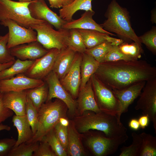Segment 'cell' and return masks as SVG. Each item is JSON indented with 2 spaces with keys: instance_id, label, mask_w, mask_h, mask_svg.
<instances>
[{
  "instance_id": "obj_1",
  "label": "cell",
  "mask_w": 156,
  "mask_h": 156,
  "mask_svg": "<svg viewBox=\"0 0 156 156\" xmlns=\"http://www.w3.org/2000/svg\"><path fill=\"white\" fill-rule=\"evenodd\" d=\"M94 74L111 89L120 90L156 77V68L142 60L107 62Z\"/></svg>"
},
{
  "instance_id": "obj_2",
  "label": "cell",
  "mask_w": 156,
  "mask_h": 156,
  "mask_svg": "<svg viewBox=\"0 0 156 156\" xmlns=\"http://www.w3.org/2000/svg\"><path fill=\"white\" fill-rule=\"evenodd\" d=\"M73 123L79 133L96 130L103 132L107 137L111 139L125 142L128 138L127 128L117 116L102 112L96 113L92 111H85L76 117Z\"/></svg>"
},
{
  "instance_id": "obj_3",
  "label": "cell",
  "mask_w": 156,
  "mask_h": 156,
  "mask_svg": "<svg viewBox=\"0 0 156 156\" xmlns=\"http://www.w3.org/2000/svg\"><path fill=\"white\" fill-rule=\"evenodd\" d=\"M105 16L106 18L100 24L104 29L116 33L124 42L132 41L142 46L138 36L131 27L129 13L125 8L121 6L116 0L109 4Z\"/></svg>"
},
{
  "instance_id": "obj_4",
  "label": "cell",
  "mask_w": 156,
  "mask_h": 156,
  "mask_svg": "<svg viewBox=\"0 0 156 156\" xmlns=\"http://www.w3.org/2000/svg\"><path fill=\"white\" fill-rule=\"evenodd\" d=\"M67 108L66 104L58 99L43 104L38 110L37 130L32 138L26 143H32L40 141L53 129L61 118L66 117Z\"/></svg>"
},
{
  "instance_id": "obj_5",
  "label": "cell",
  "mask_w": 156,
  "mask_h": 156,
  "mask_svg": "<svg viewBox=\"0 0 156 156\" xmlns=\"http://www.w3.org/2000/svg\"><path fill=\"white\" fill-rule=\"evenodd\" d=\"M31 2L0 0V21L9 19L22 26L32 29L34 25L43 20H36L32 17L28 7Z\"/></svg>"
},
{
  "instance_id": "obj_6",
  "label": "cell",
  "mask_w": 156,
  "mask_h": 156,
  "mask_svg": "<svg viewBox=\"0 0 156 156\" xmlns=\"http://www.w3.org/2000/svg\"><path fill=\"white\" fill-rule=\"evenodd\" d=\"M32 29L37 33V41L49 50L55 48L62 50L68 47L69 30L62 28L55 30L48 22L42 21Z\"/></svg>"
},
{
  "instance_id": "obj_7",
  "label": "cell",
  "mask_w": 156,
  "mask_h": 156,
  "mask_svg": "<svg viewBox=\"0 0 156 156\" xmlns=\"http://www.w3.org/2000/svg\"><path fill=\"white\" fill-rule=\"evenodd\" d=\"M90 78L96 100L100 110L108 114L117 116L119 110V105L112 90L94 74Z\"/></svg>"
},
{
  "instance_id": "obj_8",
  "label": "cell",
  "mask_w": 156,
  "mask_h": 156,
  "mask_svg": "<svg viewBox=\"0 0 156 156\" xmlns=\"http://www.w3.org/2000/svg\"><path fill=\"white\" fill-rule=\"evenodd\" d=\"M142 92L135 107L141 110L143 115H147L152 122L156 133V77L146 82Z\"/></svg>"
},
{
  "instance_id": "obj_9",
  "label": "cell",
  "mask_w": 156,
  "mask_h": 156,
  "mask_svg": "<svg viewBox=\"0 0 156 156\" xmlns=\"http://www.w3.org/2000/svg\"><path fill=\"white\" fill-rule=\"evenodd\" d=\"M92 132L87 139V146L95 156H106L115 153L119 146L125 142L123 140L107 137L102 132Z\"/></svg>"
},
{
  "instance_id": "obj_10",
  "label": "cell",
  "mask_w": 156,
  "mask_h": 156,
  "mask_svg": "<svg viewBox=\"0 0 156 156\" xmlns=\"http://www.w3.org/2000/svg\"><path fill=\"white\" fill-rule=\"evenodd\" d=\"M45 78L48 87L46 102L54 98L60 99L66 104L70 113L74 114L77 110V102L62 85L55 73L51 71Z\"/></svg>"
},
{
  "instance_id": "obj_11",
  "label": "cell",
  "mask_w": 156,
  "mask_h": 156,
  "mask_svg": "<svg viewBox=\"0 0 156 156\" xmlns=\"http://www.w3.org/2000/svg\"><path fill=\"white\" fill-rule=\"evenodd\" d=\"M7 27L9 31L7 46L10 49L17 46L37 41V33L34 29L22 26L9 19L0 21Z\"/></svg>"
},
{
  "instance_id": "obj_12",
  "label": "cell",
  "mask_w": 156,
  "mask_h": 156,
  "mask_svg": "<svg viewBox=\"0 0 156 156\" xmlns=\"http://www.w3.org/2000/svg\"><path fill=\"white\" fill-rule=\"evenodd\" d=\"M60 50L55 48L49 50L41 57L34 61L24 74L31 78L42 80L53 70L56 59Z\"/></svg>"
},
{
  "instance_id": "obj_13",
  "label": "cell",
  "mask_w": 156,
  "mask_h": 156,
  "mask_svg": "<svg viewBox=\"0 0 156 156\" xmlns=\"http://www.w3.org/2000/svg\"><path fill=\"white\" fill-rule=\"evenodd\" d=\"M28 7L32 18L45 21L57 30L62 28L63 25L67 22L51 10L44 0H33Z\"/></svg>"
},
{
  "instance_id": "obj_14",
  "label": "cell",
  "mask_w": 156,
  "mask_h": 156,
  "mask_svg": "<svg viewBox=\"0 0 156 156\" xmlns=\"http://www.w3.org/2000/svg\"><path fill=\"white\" fill-rule=\"evenodd\" d=\"M45 83L42 80L31 78L24 73H21L11 78L0 80V92L25 91Z\"/></svg>"
},
{
  "instance_id": "obj_15",
  "label": "cell",
  "mask_w": 156,
  "mask_h": 156,
  "mask_svg": "<svg viewBox=\"0 0 156 156\" xmlns=\"http://www.w3.org/2000/svg\"><path fill=\"white\" fill-rule=\"evenodd\" d=\"M82 54L76 53L70 70L62 79L60 80L62 85L74 98L78 96L81 84L80 64Z\"/></svg>"
},
{
  "instance_id": "obj_16",
  "label": "cell",
  "mask_w": 156,
  "mask_h": 156,
  "mask_svg": "<svg viewBox=\"0 0 156 156\" xmlns=\"http://www.w3.org/2000/svg\"><path fill=\"white\" fill-rule=\"evenodd\" d=\"M146 82H140L122 90L112 89L118 103L119 110L117 116L119 120L122 114L128 111L129 106L140 96Z\"/></svg>"
},
{
  "instance_id": "obj_17",
  "label": "cell",
  "mask_w": 156,
  "mask_h": 156,
  "mask_svg": "<svg viewBox=\"0 0 156 156\" xmlns=\"http://www.w3.org/2000/svg\"><path fill=\"white\" fill-rule=\"evenodd\" d=\"M12 55L22 60H35L48 51L37 41L20 44L10 49Z\"/></svg>"
},
{
  "instance_id": "obj_18",
  "label": "cell",
  "mask_w": 156,
  "mask_h": 156,
  "mask_svg": "<svg viewBox=\"0 0 156 156\" xmlns=\"http://www.w3.org/2000/svg\"><path fill=\"white\" fill-rule=\"evenodd\" d=\"M78 96L77 107L80 115L87 111L96 113L101 112L96 100L91 78L84 87L79 90Z\"/></svg>"
},
{
  "instance_id": "obj_19",
  "label": "cell",
  "mask_w": 156,
  "mask_h": 156,
  "mask_svg": "<svg viewBox=\"0 0 156 156\" xmlns=\"http://www.w3.org/2000/svg\"><path fill=\"white\" fill-rule=\"evenodd\" d=\"M4 106L14 112L16 115H26L27 95L26 91H9L3 93Z\"/></svg>"
},
{
  "instance_id": "obj_20",
  "label": "cell",
  "mask_w": 156,
  "mask_h": 156,
  "mask_svg": "<svg viewBox=\"0 0 156 156\" xmlns=\"http://www.w3.org/2000/svg\"><path fill=\"white\" fill-rule=\"evenodd\" d=\"M94 14L93 10L85 11L79 18L72 19L70 21L66 22L63 25L62 28L68 30L73 29L93 30L109 35L115 36V34L104 29L100 24L97 23L93 20L92 17Z\"/></svg>"
},
{
  "instance_id": "obj_21",
  "label": "cell",
  "mask_w": 156,
  "mask_h": 156,
  "mask_svg": "<svg viewBox=\"0 0 156 156\" xmlns=\"http://www.w3.org/2000/svg\"><path fill=\"white\" fill-rule=\"evenodd\" d=\"M76 53L67 47L61 50L58 55L52 71L60 80L62 79L70 70Z\"/></svg>"
},
{
  "instance_id": "obj_22",
  "label": "cell",
  "mask_w": 156,
  "mask_h": 156,
  "mask_svg": "<svg viewBox=\"0 0 156 156\" xmlns=\"http://www.w3.org/2000/svg\"><path fill=\"white\" fill-rule=\"evenodd\" d=\"M82 38L86 49L92 48L104 42L107 41L112 44L116 41V39L109 35L97 31L90 29H77Z\"/></svg>"
},
{
  "instance_id": "obj_23",
  "label": "cell",
  "mask_w": 156,
  "mask_h": 156,
  "mask_svg": "<svg viewBox=\"0 0 156 156\" xmlns=\"http://www.w3.org/2000/svg\"><path fill=\"white\" fill-rule=\"evenodd\" d=\"M12 121L14 126L16 128L18 133L17 140L13 147L27 142L32 138L34 135L26 115H14Z\"/></svg>"
},
{
  "instance_id": "obj_24",
  "label": "cell",
  "mask_w": 156,
  "mask_h": 156,
  "mask_svg": "<svg viewBox=\"0 0 156 156\" xmlns=\"http://www.w3.org/2000/svg\"><path fill=\"white\" fill-rule=\"evenodd\" d=\"M92 0H74L70 4L63 6L59 10V16L67 22L72 20L76 12L79 10L93 11L92 1Z\"/></svg>"
},
{
  "instance_id": "obj_25",
  "label": "cell",
  "mask_w": 156,
  "mask_h": 156,
  "mask_svg": "<svg viewBox=\"0 0 156 156\" xmlns=\"http://www.w3.org/2000/svg\"><path fill=\"white\" fill-rule=\"evenodd\" d=\"M99 64L90 55L85 53L82 54L80 64L81 82L80 89L84 87L92 76L95 73Z\"/></svg>"
},
{
  "instance_id": "obj_26",
  "label": "cell",
  "mask_w": 156,
  "mask_h": 156,
  "mask_svg": "<svg viewBox=\"0 0 156 156\" xmlns=\"http://www.w3.org/2000/svg\"><path fill=\"white\" fill-rule=\"evenodd\" d=\"M68 142L67 148V155L81 156L85 152L78 132L73 122H69L68 127Z\"/></svg>"
},
{
  "instance_id": "obj_27",
  "label": "cell",
  "mask_w": 156,
  "mask_h": 156,
  "mask_svg": "<svg viewBox=\"0 0 156 156\" xmlns=\"http://www.w3.org/2000/svg\"><path fill=\"white\" fill-rule=\"evenodd\" d=\"M34 60H22L17 59L9 67L0 71V81L11 78L16 75L25 73Z\"/></svg>"
},
{
  "instance_id": "obj_28",
  "label": "cell",
  "mask_w": 156,
  "mask_h": 156,
  "mask_svg": "<svg viewBox=\"0 0 156 156\" xmlns=\"http://www.w3.org/2000/svg\"><path fill=\"white\" fill-rule=\"evenodd\" d=\"M27 97L32 104L38 110L40 108L46 101L48 94V87L45 83L26 91Z\"/></svg>"
},
{
  "instance_id": "obj_29",
  "label": "cell",
  "mask_w": 156,
  "mask_h": 156,
  "mask_svg": "<svg viewBox=\"0 0 156 156\" xmlns=\"http://www.w3.org/2000/svg\"><path fill=\"white\" fill-rule=\"evenodd\" d=\"M140 135L142 141L139 156H156V137L144 132Z\"/></svg>"
},
{
  "instance_id": "obj_30",
  "label": "cell",
  "mask_w": 156,
  "mask_h": 156,
  "mask_svg": "<svg viewBox=\"0 0 156 156\" xmlns=\"http://www.w3.org/2000/svg\"><path fill=\"white\" fill-rule=\"evenodd\" d=\"M118 47L123 54L133 60H138L144 53L142 46L134 42L131 43L124 42Z\"/></svg>"
},
{
  "instance_id": "obj_31",
  "label": "cell",
  "mask_w": 156,
  "mask_h": 156,
  "mask_svg": "<svg viewBox=\"0 0 156 156\" xmlns=\"http://www.w3.org/2000/svg\"><path fill=\"white\" fill-rule=\"evenodd\" d=\"M133 142L128 146L121 148L119 156H139L142 143V139L140 134L135 132L132 133Z\"/></svg>"
},
{
  "instance_id": "obj_32",
  "label": "cell",
  "mask_w": 156,
  "mask_h": 156,
  "mask_svg": "<svg viewBox=\"0 0 156 156\" xmlns=\"http://www.w3.org/2000/svg\"><path fill=\"white\" fill-rule=\"evenodd\" d=\"M68 47L76 52L81 53H85L86 48L82 36L77 29H73L69 30Z\"/></svg>"
},
{
  "instance_id": "obj_33",
  "label": "cell",
  "mask_w": 156,
  "mask_h": 156,
  "mask_svg": "<svg viewBox=\"0 0 156 156\" xmlns=\"http://www.w3.org/2000/svg\"><path fill=\"white\" fill-rule=\"evenodd\" d=\"M112 45L111 42L106 41L92 48L86 49L85 53L92 56L99 63H102Z\"/></svg>"
},
{
  "instance_id": "obj_34",
  "label": "cell",
  "mask_w": 156,
  "mask_h": 156,
  "mask_svg": "<svg viewBox=\"0 0 156 156\" xmlns=\"http://www.w3.org/2000/svg\"><path fill=\"white\" fill-rule=\"evenodd\" d=\"M41 140L45 141L48 143L56 156H67L66 151L57 138L53 129L50 131Z\"/></svg>"
},
{
  "instance_id": "obj_35",
  "label": "cell",
  "mask_w": 156,
  "mask_h": 156,
  "mask_svg": "<svg viewBox=\"0 0 156 156\" xmlns=\"http://www.w3.org/2000/svg\"><path fill=\"white\" fill-rule=\"evenodd\" d=\"M39 142L32 143H22L13 147L7 156H33V153L38 147Z\"/></svg>"
},
{
  "instance_id": "obj_36",
  "label": "cell",
  "mask_w": 156,
  "mask_h": 156,
  "mask_svg": "<svg viewBox=\"0 0 156 156\" xmlns=\"http://www.w3.org/2000/svg\"><path fill=\"white\" fill-rule=\"evenodd\" d=\"M140 42L154 55L156 54V27L153 26L149 31L138 37Z\"/></svg>"
},
{
  "instance_id": "obj_37",
  "label": "cell",
  "mask_w": 156,
  "mask_h": 156,
  "mask_svg": "<svg viewBox=\"0 0 156 156\" xmlns=\"http://www.w3.org/2000/svg\"><path fill=\"white\" fill-rule=\"evenodd\" d=\"M25 111L26 115L34 135L38 129V110L27 96Z\"/></svg>"
},
{
  "instance_id": "obj_38",
  "label": "cell",
  "mask_w": 156,
  "mask_h": 156,
  "mask_svg": "<svg viewBox=\"0 0 156 156\" xmlns=\"http://www.w3.org/2000/svg\"><path fill=\"white\" fill-rule=\"evenodd\" d=\"M8 36V33L4 35H0V64L7 63L16 60L7 46Z\"/></svg>"
},
{
  "instance_id": "obj_39",
  "label": "cell",
  "mask_w": 156,
  "mask_h": 156,
  "mask_svg": "<svg viewBox=\"0 0 156 156\" xmlns=\"http://www.w3.org/2000/svg\"><path fill=\"white\" fill-rule=\"evenodd\" d=\"M122 60H135L123 54L119 50L118 46L112 45L104 58V62Z\"/></svg>"
},
{
  "instance_id": "obj_40",
  "label": "cell",
  "mask_w": 156,
  "mask_h": 156,
  "mask_svg": "<svg viewBox=\"0 0 156 156\" xmlns=\"http://www.w3.org/2000/svg\"><path fill=\"white\" fill-rule=\"evenodd\" d=\"M53 129L57 138L67 151L68 142V127L62 125L59 122Z\"/></svg>"
},
{
  "instance_id": "obj_41",
  "label": "cell",
  "mask_w": 156,
  "mask_h": 156,
  "mask_svg": "<svg viewBox=\"0 0 156 156\" xmlns=\"http://www.w3.org/2000/svg\"><path fill=\"white\" fill-rule=\"evenodd\" d=\"M40 142L38 147L33 153V156H56L47 142L41 140Z\"/></svg>"
},
{
  "instance_id": "obj_42",
  "label": "cell",
  "mask_w": 156,
  "mask_h": 156,
  "mask_svg": "<svg viewBox=\"0 0 156 156\" xmlns=\"http://www.w3.org/2000/svg\"><path fill=\"white\" fill-rule=\"evenodd\" d=\"M16 140L13 138L0 139V156H7L15 144Z\"/></svg>"
},
{
  "instance_id": "obj_43",
  "label": "cell",
  "mask_w": 156,
  "mask_h": 156,
  "mask_svg": "<svg viewBox=\"0 0 156 156\" xmlns=\"http://www.w3.org/2000/svg\"><path fill=\"white\" fill-rule=\"evenodd\" d=\"M3 93L0 92V124L13 114V111L4 106L3 102Z\"/></svg>"
},
{
  "instance_id": "obj_44",
  "label": "cell",
  "mask_w": 156,
  "mask_h": 156,
  "mask_svg": "<svg viewBox=\"0 0 156 156\" xmlns=\"http://www.w3.org/2000/svg\"><path fill=\"white\" fill-rule=\"evenodd\" d=\"M149 118L147 115H143L140 116L138 119L140 127L144 129L148 125L149 122Z\"/></svg>"
},
{
  "instance_id": "obj_45",
  "label": "cell",
  "mask_w": 156,
  "mask_h": 156,
  "mask_svg": "<svg viewBox=\"0 0 156 156\" xmlns=\"http://www.w3.org/2000/svg\"><path fill=\"white\" fill-rule=\"evenodd\" d=\"M50 6L52 8H62L63 6L62 0H48Z\"/></svg>"
},
{
  "instance_id": "obj_46",
  "label": "cell",
  "mask_w": 156,
  "mask_h": 156,
  "mask_svg": "<svg viewBox=\"0 0 156 156\" xmlns=\"http://www.w3.org/2000/svg\"><path fill=\"white\" fill-rule=\"evenodd\" d=\"M128 126L131 129L135 131L138 130L140 127L138 120L135 118H133L130 121Z\"/></svg>"
},
{
  "instance_id": "obj_47",
  "label": "cell",
  "mask_w": 156,
  "mask_h": 156,
  "mask_svg": "<svg viewBox=\"0 0 156 156\" xmlns=\"http://www.w3.org/2000/svg\"><path fill=\"white\" fill-rule=\"evenodd\" d=\"M151 21L153 24L156 23V8H154L151 11Z\"/></svg>"
},
{
  "instance_id": "obj_48",
  "label": "cell",
  "mask_w": 156,
  "mask_h": 156,
  "mask_svg": "<svg viewBox=\"0 0 156 156\" xmlns=\"http://www.w3.org/2000/svg\"><path fill=\"white\" fill-rule=\"evenodd\" d=\"M59 122L62 125L66 127H68L69 124V120L66 117L61 118Z\"/></svg>"
},
{
  "instance_id": "obj_49",
  "label": "cell",
  "mask_w": 156,
  "mask_h": 156,
  "mask_svg": "<svg viewBox=\"0 0 156 156\" xmlns=\"http://www.w3.org/2000/svg\"><path fill=\"white\" fill-rule=\"evenodd\" d=\"M14 61L11 62L6 64H0V71L10 66L13 64Z\"/></svg>"
},
{
  "instance_id": "obj_50",
  "label": "cell",
  "mask_w": 156,
  "mask_h": 156,
  "mask_svg": "<svg viewBox=\"0 0 156 156\" xmlns=\"http://www.w3.org/2000/svg\"><path fill=\"white\" fill-rule=\"evenodd\" d=\"M11 130V127L7 125L3 124L1 123L0 124V131L2 130H6L9 131Z\"/></svg>"
},
{
  "instance_id": "obj_51",
  "label": "cell",
  "mask_w": 156,
  "mask_h": 156,
  "mask_svg": "<svg viewBox=\"0 0 156 156\" xmlns=\"http://www.w3.org/2000/svg\"><path fill=\"white\" fill-rule=\"evenodd\" d=\"M63 6L69 4L73 2L74 0H62Z\"/></svg>"
},
{
  "instance_id": "obj_52",
  "label": "cell",
  "mask_w": 156,
  "mask_h": 156,
  "mask_svg": "<svg viewBox=\"0 0 156 156\" xmlns=\"http://www.w3.org/2000/svg\"><path fill=\"white\" fill-rule=\"evenodd\" d=\"M33 0H19V1L21 2H27L31 1Z\"/></svg>"
}]
</instances>
